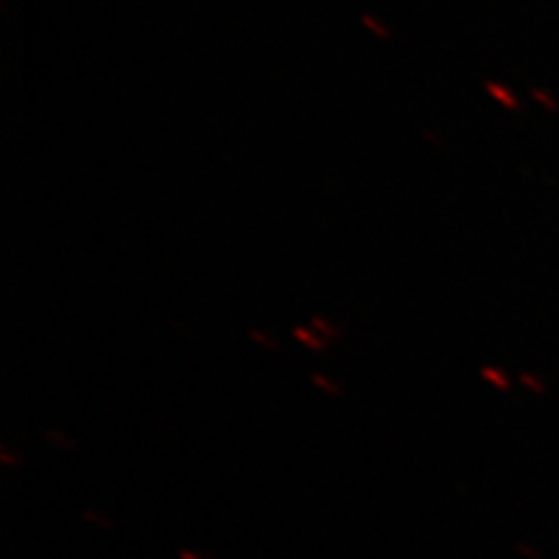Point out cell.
Segmentation results:
<instances>
[{
	"label": "cell",
	"instance_id": "obj_7",
	"mask_svg": "<svg viewBox=\"0 0 559 559\" xmlns=\"http://www.w3.org/2000/svg\"><path fill=\"white\" fill-rule=\"evenodd\" d=\"M312 326L322 331V338H331V336H334V331H331V326H329L322 318H312Z\"/></svg>",
	"mask_w": 559,
	"mask_h": 559
},
{
	"label": "cell",
	"instance_id": "obj_9",
	"mask_svg": "<svg viewBox=\"0 0 559 559\" xmlns=\"http://www.w3.org/2000/svg\"><path fill=\"white\" fill-rule=\"evenodd\" d=\"M47 436H49V439H51V441H55V443L59 441V443H63L66 448H73V443H70L68 439H63V436H61V433H57V431H51V429H47Z\"/></svg>",
	"mask_w": 559,
	"mask_h": 559
},
{
	"label": "cell",
	"instance_id": "obj_11",
	"mask_svg": "<svg viewBox=\"0 0 559 559\" xmlns=\"http://www.w3.org/2000/svg\"><path fill=\"white\" fill-rule=\"evenodd\" d=\"M84 518H86V520H94L96 524H100V527H110V524H108V522H105L103 518H98V515H94V513H90V511H86V513H84Z\"/></svg>",
	"mask_w": 559,
	"mask_h": 559
},
{
	"label": "cell",
	"instance_id": "obj_5",
	"mask_svg": "<svg viewBox=\"0 0 559 559\" xmlns=\"http://www.w3.org/2000/svg\"><path fill=\"white\" fill-rule=\"evenodd\" d=\"M483 378L495 382L499 390H509V380H506V376H501V371H497V369H483Z\"/></svg>",
	"mask_w": 559,
	"mask_h": 559
},
{
	"label": "cell",
	"instance_id": "obj_3",
	"mask_svg": "<svg viewBox=\"0 0 559 559\" xmlns=\"http://www.w3.org/2000/svg\"><path fill=\"white\" fill-rule=\"evenodd\" d=\"M361 24H364L366 28H369L371 33H376V38H380V40H388V38H390V31L384 28V26L376 20V16L364 14V16H361Z\"/></svg>",
	"mask_w": 559,
	"mask_h": 559
},
{
	"label": "cell",
	"instance_id": "obj_1",
	"mask_svg": "<svg viewBox=\"0 0 559 559\" xmlns=\"http://www.w3.org/2000/svg\"><path fill=\"white\" fill-rule=\"evenodd\" d=\"M485 92L489 94V98H495L499 105H503L506 110H518L520 108V98L506 84L485 82Z\"/></svg>",
	"mask_w": 559,
	"mask_h": 559
},
{
	"label": "cell",
	"instance_id": "obj_2",
	"mask_svg": "<svg viewBox=\"0 0 559 559\" xmlns=\"http://www.w3.org/2000/svg\"><path fill=\"white\" fill-rule=\"evenodd\" d=\"M532 98H534L538 105H544V108L550 110V112L559 110V100H557L550 92H546V90H532Z\"/></svg>",
	"mask_w": 559,
	"mask_h": 559
},
{
	"label": "cell",
	"instance_id": "obj_6",
	"mask_svg": "<svg viewBox=\"0 0 559 559\" xmlns=\"http://www.w3.org/2000/svg\"><path fill=\"white\" fill-rule=\"evenodd\" d=\"M312 382L318 384V388H322L326 394H338V388L336 384H331L326 378H322V376H312Z\"/></svg>",
	"mask_w": 559,
	"mask_h": 559
},
{
	"label": "cell",
	"instance_id": "obj_4",
	"mask_svg": "<svg viewBox=\"0 0 559 559\" xmlns=\"http://www.w3.org/2000/svg\"><path fill=\"white\" fill-rule=\"evenodd\" d=\"M294 336L299 338L301 343H306L310 349H318V353H320V349H324V338L322 336H312L310 331H306V329H296Z\"/></svg>",
	"mask_w": 559,
	"mask_h": 559
},
{
	"label": "cell",
	"instance_id": "obj_12",
	"mask_svg": "<svg viewBox=\"0 0 559 559\" xmlns=\"http://www.w3.org/2000/svg\"><path fill=\"white\" fill-rule=\"evenodd\" d=\"M182 559H201V557L194 552H182Z\"/></svg>",
	"mask_w": 559,
	"mask_h": 559
},
{
	"label": "cell",
	"instance_id": "obj_10",
	"mask_svg": "<svg viewBox=\"0 0 559 559\" xmlns=\"http://www.w3.org/2000/svg\"><path fill=\"white\" fill-rule=\"evenodd\" d=\"M520 380H522V382H527V384H530V388H534L536 392H540V390H544V384H538V382H536V380H534L532 376H527V373H522V376H520Z\"/></svg>",
	"mask_w": 559,
	"mask_h": 559
},
{
	"label": "cell",
	"instance_id": "obj_8",
	"mask_svg": "<svg viewBox=\"0 0 559 559\" xmlns=\"http://www.w3.org/2000/svg\"><path fill=\"white\" fill-rule=\"evenodd\" d=\"M250 336L254 338V341H259V343H264V345H269V347H277V343L275 341H271L266 334H261V331H250Z\"/></svg>",
	"mask_w": 559,
	"mask_h": 559
}]
</instances>
